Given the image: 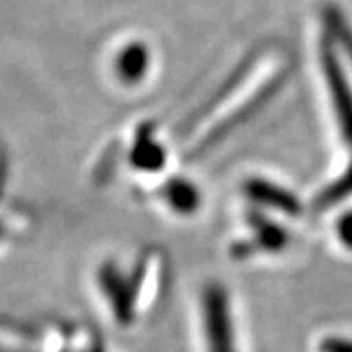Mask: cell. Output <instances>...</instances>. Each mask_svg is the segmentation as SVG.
<instances>
[{
	"mask_svg": "<svg viewBox=\"0 0 352 352\" xmlns=\"http://www.w3.org/2000/svg\"><path fill=\"white\" fill-rule=\"evenodd\" d=\"M100 286L108 296V302L112 303L113 315L122 323H129L133 319V303H135V289L139 282L126 278L113 264H106L100 270Z\"/></svg>",
	"mask_w": 352,
	"mask_h": 352,
	"instance_id": "4",
	"label": "cell"
},
{
	"mask_svg": "<svg viewBox=\"0 0 352 352\" xmlns=\"http://www.w3.org/2000/svg\"><path fill=\"white\" fill-rule=\"evenodd\" d=\"M352 194V164L344 170V175L339 180H335L333 184H329L327 188L319 194V198L315 201L317 210H327L331 206H335L337 201L349 198Z\"/></svg>",
	"mask_w": 352,
	"mask_h": 352,
	"instance_id": "11",
	"label": "cell"
},
{
	"mask_svg": "<svg viewBox=\"0 0 352 352\" xmlns=\"http://www.w3.org/2000/svg\"><path fill=\"white\" fill-rule=\"evenodd\" d=\"M245 192L247 196L251 198L254 204H261V206H268V208H276L280 212H286V214H298L302 210L298 198L284 190L282 186H278L274 182H268L263 178H252L245 184Z\"/></svg>",
	"mask_w": 352,
	"mask_h": 352,
	"instance_id": "6",
	"label": "cell"
},
{
	"mask_svg": "<svg viewBox=\"0 0 352 352\" xmlns=\"http://www.w3.org/2000/svg\"><path fill=\"white\" fill-rule=\"evenodd\" d=\"M321 352H352V340L327 339L321 342Z\"/></svg>",
	"mask_w": 352,
	"mask_h": 352,
	"instance_id": "13",
	"label": "cell"
},
{
	"mask_svg": "<svg viewBox=\"0 0 352 352\" xmlns=\"http://www.w3.org/2000/svg\"><path fill=\"white\" fill-rule=\"evenodd\" d=\"M149 65H151V53L147 50V45L141 41H133V43H127L126 47L118 53L116 73L122 82L138 85L143 80V76L147 75Z\"/></svg>",
	"mask_w": 352,
	"mask_h": 352,
	"instance_id": "7",
	"label": "cell"
},
{
	"mask_svg": "<svg viewBox=\"0 0 352 352\" xmlns=\"http://www.w3.org/2000/svg\"><path fill=\"white\" fill-rule=\"evenodd\" d=\"M164 200L178 214H192L200 204V194L192 182L175 178L164 186Z\"/></svg>",
	"mask_w": 352,
	"mask_h": 352,
	"instance_id": "10",
	"label": "cell"
},
{
	"mask_svg": "<svg viewBox=\"0 0 352 352\" xmlns=\"http://www.w3.org/2000/svg\"><path fill=\"white\" fill-rule=\"evenodd\" d=\"M249 223L252 227V241H241L239 245L233 247V252L237 256H249L251 252H256V249L278 251L288 243L286 233L280 227L264 221L263 217H258L256 214L249 215Z\"/></svg>",
	"mask_w": 352,
	"mask_h": 352,
	"instance_id": "5",
	"label": "cell"
},
{
	"mask_svg": "<svg viewBox=\"0 0 352 352\" xmlns=\"http://www.w3.org/2000/svg\"><path fill=\"white\" fill-rule=\"evenodd\" d=\"M337 233H339L340 243L344 247L352 249V212H349V214H344L340 217L339 226H337Z\"/></svg>",
	"mask_w": 352,
	"mask_h": 352,
	"instance_id": "12",
	"label": "cell"
},
{
	"mask_svg": "<svg viewBox=\"0 0 352 352\" xmlns=\"http://www.w3.org/2000/svg\"><path fill=\"white\" fill-rule=\"evenodd\" d=\"M323 24L333 45H339L352 63V25L349 24L346 16L342 14L339 6L327 4L323 8Z\"/></svg>",
	"mask_w": 352,
	"mask_h": 352,
	"instance_id": "9",
	"label": "cell"
},
{
	"mask_svg": "<svg viewBox=\"0 0 352 352\" xmlns=\"http://www.w3.org/2000/svg\"><path fill=\"white\" fill-rule=\"evenodd\" d=\"M204 331L210 352H237L231 325L229 298L219 284H212L204 292Z\"/></svg>",
	"mask_w": 352,
	"mask_h": 352,
	"instance_id": "2",
	"label": "cell"
},
{
	"mask_svg": "<svg viewBox=\"0 0 352 352\" xmlns=\"http://www.w3.org/2000/svg\"><path fill=\"white\" fill-rule=\"evenodd\" d=\"M129 157H131L133 166H138L141 170H149V173L159 170L166 163V153L157 143V139L153 138L151 124H143L139 127Z\"/></svg>",
	"mask_w": 352,
	"mask_h": 352,
	"instance_id": "8",
	"label": "cell"
},
{
	"mask_svg": "<svg viewBox=\"0 0 352 352\" xmlns=\"http://www.w3.org/2000/svg\"><path fill=\"white\" fill-rule=\"evenodd\" d=\"M319 59H321V69L327 80L329 96L333 102V110L339 122L340 133H342L344 143L352 147V87L340 65L335 45L329 38L321 41Z\"/></svg>",
	"mask_w": 352,
	"mask_h": 352,
	"instance_id": "1",
	"label": "cell"
},
{
	"mask_svg": "<svg viewBox=\"0 0 352 352\" xmlns=\"http://www.w3.org/2000/svg\"><path fill=\"white\" fill-rule=\"evenodd\" d=\"M278 87H280V78H274V80H270L268 85H264L254 96H251L249 100H245V104L243 106H239L235 112H231L227 118H223L217 126L206 135V138L201 139L200 145H198V149L194 151V155L196 153H204L208 151L212 145H215V143H219L221 139L226 138L227 133H231L233 129L237 126H241L243 122H247L249 118H252L254 113L258 112L261 108H263L266 102L270 100L274 94H276Z\"/></svg>",
	"mask_w": 352,
	"mask_h": 352,
	"instance_id": "3",
	"label": "cell"
}]
</instances>
